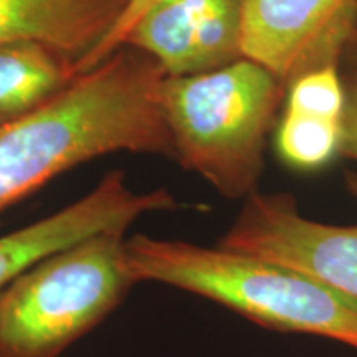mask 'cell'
<instances>
[{"label":"cell","instance_id":"cell-4","mask_svg":"<svg viewBox=\"0 0 357 357\" xmlns=\"http://www.w3.org/2000/svg\"><path fill=\"white\" fill-rule=\"evenodd\" d=\"M128 230L56 250L0 289V357H60L118 310L136 280Z\"/></svg>","mask_w":357,"mask_h":357},{"label":"cell","instance_id":"cell-8","mask_svg":"<svg viewBox=\"0 0 357 357\" xmlns=\"http://www.w3.org/2000/svg\"><path fill=\"white\" fill-rule=\"evenodd\" d=\"M243 13L245 0H159L124 45L154 58L167 77L207 73L243 58Z\"/></svg>","mask_w":357,"mask_h":357},{"label":"cell","instance_id":"cell-11","mask_svg":"<svg viewBox=\"0 0 357 357\" xmlns=\"http://www.w3.org/2000/svg\"><path fill=\"white\" fill-rule=\"evenodd\" d=\"M342 121L283 109L275 126V149L293 171L314 172L341 153Z\"/></svg>","mask_w":357,"mask_h":357},{"label":"cell","instance_id":"cell-14","mask_svg":"<svg viewBox=\"0 0 357 357\" xmlns=\"http://www.w3.org/2000/svg\"><path fill=\"white\" fill-rule=\"evenodd\" d=\"M344 78L346 109L342 119L341 158L357 162V63H354Z\"/></svg>","mask_w":357,"mask_h":357},{"label":"cell","instance_id":"cell-2","mask_svg":"<svg viewBox=\"0 0 357 357\" xmlns=\"http://www.w3.org/2000/svg\"><path fill=\"white\" fill-rule=\"evenodd\" d=\"M136 283L197 294L278 333L310 334L357 349V301L314 276L268 258L223 247L128 236Z\"/></svg>","mask_w":357,"mask_h":357},{"label":"cell","instance_id":"cell-15","mask_svg":"<svg viewBox=\"0 0 357 357\" xmlns=\"http://www.w3.org/2000/svg\"><path fill=\"white\" fill-rule=\"evenodd\" d=\"M349 53H352V55H354V63H357V38H356L354 45H352V47H351Z\"/></svg>","mask_w":357,"mask_h":357},{"label":"cell","instance_id":"cell-10","mask_svg":"<svg viewBox=\"0 0 357 357\" xmlns=\"http://www.w3.org/2000/svg\"><path fill=\"white\" fill-rule=\"evenodd\" d=\"M78 77L77 60L48 45H0V124L47 105Z\"/></svg>","mask_w":357,"mask_h":357},{"label":"cell","instance_id":"cell-1","mask_svg":"<svg viewBox=\"0 0 357 357\" xmlns=\"http://www.w3.org/2000/svg\"><path fill=\"white\" fill-rule=\"evenodd\" d=\"M166 77L154 58L124 45L47 105L0 124V213L102 155L176 160L160 106Z\"/></svg>","mask_w":357,"mask_h":357},{"label":"cell","instance_id":"cell-7","mask_svg":"<svg viewBox=\"0 0 357 357\" xmlns=\"http://www.w3.org/2000/svg\"><path fill=\"white\" fill-rule=\"evenodd\" d=\"M182 204L167 189L136 192L114 169L86 195L37 222L0 235V289L35 261L102 230L124 229L147 213L174 212Z\"/></svg>","mask_w":357,"mask_h":357},{"label":"cell","instance_id":"cell-13","mask_svg":"<svg viewBox=\"0 0 357 357\" xmlns=\"http://www.w3.org/2000/svg\"><path fill=\"white\" fill-rule=\"evenodd\" d=\"M158 2L159 0H128L126 7L118 17V20L114 22V25L108 30V33L77 61L78 75L88 73V71L96 68L106 58H109L116 50H119L134 24Z\"/></svg>","mask_w":357,"mask_h":357},{"label":"cell","instance_id":"cell-5","mask_svg":"<svg viewBox=\"0 0 357 357\" xmlns=\"http://www.w3.org/2000/svg\"><path fill=\"white\" fill-rule=\"evenodd\" d=\"M346 187L357 200V172L346 174ZM217 245L298 268L357 301V222L312 220L287 192L250 194Z\"/></svg>","mask_w":357,"mask_h":357},{"label":"cell","instance_id":"cell-6","mask_svg":"<svg viewBox=\"0 0 357 357\" xmlns=\"http://www.w3.org/2000/svg\"><path fill=\"white\" fill-rule=\"evenodd\" d=\"M357 38V0H245L242 52L288 83L339 65Z\"/></svg>","mask_w":357,"mask_h":357},{"label":"cell","instance_id":"cell-16","mask_svg":"<svg viewBox=\"0 0 357 357\" xmlns=\"http://www.w3.org/2000/svg\"><path fill=\"white\" fill-rule=\"evenodd\" d=\"M119 2H123L124 6H126V3H128V0H119Z\"/></svg>","mask_w":357,"mask_h":357},{"label":"cell","instance_id":"cell-9","mask_svg":"<svg viewBox=\"0 0 357 357\" xmlns=\"http://www.w3.org/2000/svg\"><path fill=\"white\" fill-rule=\"evenodd\" d=\"M124 7L119 0H0V45L32 40L78 61Z\"/></svg>","mask_w":357,"mask_h":357},{"label":"cell","instance_id":"cell-3","mask_svg":"<svg viewBox=\"0 0 357 357\" xmlns=\"http://www.w3.org/2000/svg\"><path fill=\"white\" fill-rule=\"evenodd\" d=\"M284 96L287 84L245 56L207 73L166 77L160 106L176 160L222 197L245 200L258 190Z\"/></svg>","mask_w":357,"mask_h":357},{"label":"cell","instance_id":"cell-12","mask_svg":"<svg viewBox=\"0 0 357 357\" xmlns=\"http://www.w3.org/2000/svg\"><path fill=\"white\" fill-rule=\"evenodd\" d=\"M283 109L342 121L346 88L337 65L314 66L296 75L287 86Z\"/></svg>","mask_w":357,"mask_h":357}]
</instances>
